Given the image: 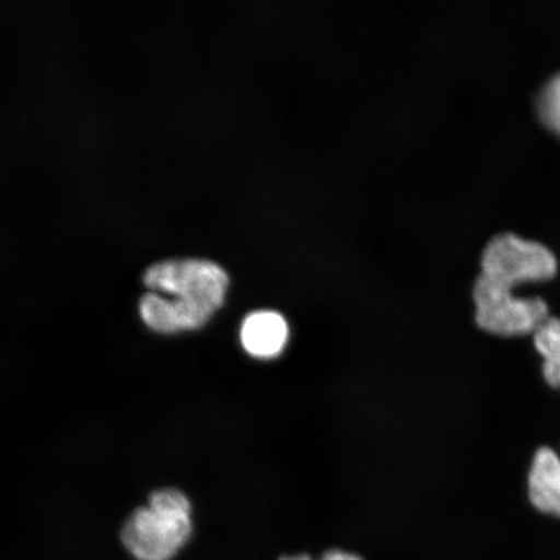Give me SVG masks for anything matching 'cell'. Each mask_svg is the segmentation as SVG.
<instances>
[{
  "label": "cell",
  "instance_id": "6da1fadb",
  "mask_svg": "<svg viewBox=\"0 0 560 560\" xmlns=\"http://www.w3.org/2000/svg\"><path fill=\"white\" fill-rule=\"evenodd\" d=\"M144 284L150 292L139 301L147 327L160 334L200 330L226 303L230 276L208 258H178L153 264Z\"/></svg>",
  "mask_w": 560,
  "mask_h": 560
},
{
  "label": "cell",
  "instance_id": "7a4b0ae2",
  "mask_svg": "<svg viewBox=\"0 0 560 560\" xmlns=\"http://www.w3.org/2000/svg\"><path fill=\"white\" fill-rule=\"evenodd\" d=\"M194 532L192 505L178 489H160L149 505L139 508L125 522L120 540L135 560H173Z\"/></svg>",
  "mask_w": 560,
  "mask_h": 560
},
{
  "label": "cell",
  "instance_id": "3957f363",
  "mask_svg": "<svg viewBox=\"0 0 560 560\" xmlns=\"http://www.w3.org/2000/svg\"><path fill=\"white\" fill-rule=\"evenodd\" d=\"M476 326L497 338L532 336L546 318L549 305L541 298H521L514 290L478 276L472 285Z\"/></svg>",
  "mask_w": 560,
  "mask_h": 560
},
{
  "label": "cell",
  "instance_id": "277c9868",
  "mask_svg": "<svg viewBox=\"0 0 560 560\" xmlns=\"http://www.w3.org/2000/svg\"><path fill=\"white\" fill-rule=\"evenodd\" d=\"M557 271V257L546 245L513 233L493 236L481 252L479 276L511 290L524 283L546 282Z\"/></svg>",
  "mask_w": 560,
  "mask_h": 560
},
{
  "label": "cell",
  "instance_id": "5b68a950",
  "mask_svg": "<svg viewBox=\"0 0 560 560\" xmlns=\"http://www.w3.org/2000/svg\"><path fill=\"white\" fill-rule=\"evenodd\" d=\"M241 346L245 353L258 361H272L289 347V319L276 310H257L242 320Z\"/></svg>",
  "mask_w": 560,
  "mask_h": 560
},
{
  "label": "cell",
  "instance_id": "8992f818",
  "mask_svg": "<svg viewBox=\"0 0 560 560\" xmlns=\"http://www.w3.org/2000/svg\"><path fill=\"white\" fill-rule=\"evenodd\" d=\"M530 505L541 514L560 520V454L541 446L532 457L527 476Z\"/></svg>",
  "mask_w": 560,
  "mask_h": 560
},
{
  "label": "cell",
  "instance_id": "52a82bcc",
  "mask_svg": "<svg viewBox=\"0 0 560 560\" xmlns=\"http://www.w3.org/2000/svg\"><path fill=\"white\" fill-rule=\"evenodd\" d=\"M532 341L542 359L544 381L560 389V318L550 315L532 335Z\"/></svg>",
  "mask_w": 560,
  "mask_h": 560
},
{
  "label": "cell",
  "instance_id": "ba28073f",
  "mask_svg": "<svg viewBox=\"0 0 560 560\" xmlns=\"http://www.w3.org/2000/svg\"><path fill=\"white\" fill-rule=\"evenodd\" d=\"M537 105L542 121L560 135V73L542 88Z\"/></svg>",
  "mask_w": 560,
  "mask_h": 560
},
{
  "label": "cell",
  "instance_id": "9c48e42d",
  "mask_svg": "<svg viewBox=\"0 0 560 560\" xmlns=\"http://www.w3.org/2000/svg\"><path fill=\"white\" fill-rule=\"evenodd\" d=\"M319 560H365L353 551L331 549L324 552Z\"/></svg>",
  "mask_w": 560,
  "mask_h": 560
},
{
  "label": "cell",
  "instance_id": "30bf717a",
  "mask_svg": "<svg viewBox=\"0 0 560 560\" xmlns=\"http://www.w3.org/2000/svg\"><path fill=\"white\" fill-rule=\"evenodd\" d=\"M278 560H314V559L307 555H293V556L280 557Z\"/></svg>",
  "mask_w": 560,
  "mask_h": 560
},
{
  "label": "cell",
  "instance_id": "8fae6325",
  "mask_svg": "<svg viewBox=\"0 0 560 560\" xmlns=\"http://www.w3.org/2000/svg\"><path fill=\"white\" fill-rule=\"evenodd\" d=\"M559 454H560V452H559Z\"/></svg>",
  "mask_w": 560,
  "mask_h": 560
}]
</instances>
